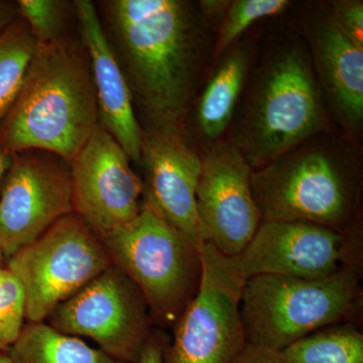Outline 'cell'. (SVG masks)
Instances as JSON below:
<instances>
[{"label":"cell","instance_id":"obj_1","mask_svg":"<svg viewBox=\"0 0 363 363\" xmlns=\"http://www.w3.org/2000/svg\"><path fill=\"white\" fill-rule=\"evenodd\" d=\"M96 7L145 128L181 130L202 52L201 32L190 2L105 0Z\"/></svg>","mask_w":363,"mask_h":363},{"label":"cell","instance_id":"obj_2","mask_svg":"<svg viewBox=\"0 0 363 363\" xmlns=\"http://www.w3.org/2000/svg\"><path fill=\"white\" fill-rule=\"evenodd\" d=\"M98 123L89 55L81 35L37 43L20 94L0 123V147L54 152L70 162Z\"/></svg>","mask_w":363,"mask_h":363},{"label":"cell","instance_id":"obj_3","mask_svg":"<svg viewBox=\"0 0 363 363\" xmlns=\"http://www.w3.org/2000/svg\"><path fill=\"white\" fill-rule=\"evenodd\" d=\"M362 266H346L321 279L257 276L247 279L240 311L247 343L279 353L331 325H358Z\"/></svg>","mask_w":363,"mask_h":363},{"label":"cell","instance_id":"obj_4","mask_svg":"<svg viewBox=\"0 0 363 363\" xmlns=\"http://www.w3.org/2000/svg\"><path fill=\"white\" fill-rule=\"evenodd\" d=\"M101 240L112 264L140 289L152 319L174 326L199 288V245L143 204L133 221Z\"/></svg>","mask_w":363,"mask_h":363},{"label":"cell","instance_id":"obj_5","mask_svg":"<svg viewBox=\"0 0 363 363\" xmlns=\"http://www.w3.org/2000/svg\"><path fill=\"white\" fill-rule=\"evenodd\" d=\"M325 123L310 64L295 48L285 50L262 74L235 147L250 168L259 169L319 133Z\"/></svg>","mask_w":363,"mask_h":363},{"label":"cell","instance_id":"obj_6","mask_svg":"<svg viewBox=\"0 0 363 363\" xmlns=\"http://www.w3.org/2000/svg\"><path fill=\"white\" fill-rule=\"evenodd\" d=\"M250 186L262 220L308 222L354 233L357 184L327 152H286L252 172Z\"/></svg>","mask_w":363,"mask_h":363},{"label":"cell","instance_id":"obj_7","mask_svg":"<svg viewBox=\"0 0 363 363\" xmlns=\"http://www.w3.org/2000/svg\"><path fill=\"white\" fill-rule=\"evenodd\" d=\"M111 264L104 241L71 213L14 253L6 269L23 286L28 323H40Z\"/></svg>","mask_w":363,"mask_h":363},{"label":"cell","instance_id":"obj_8","mask_svg":"<svg viewBox=\"0 0 363 363\" xmlns=\"http://www.w3.org/2000/svg\"><path fill=\"white\" fill-rule=\"evenodd\" d=\"M201 279L174 325L164 363H231L247 346L240 303L245 279L233 257L201 241Z\"/></svg>","mask_w":363,"mask_h":363},{"label":"cell","instance_id":"obj_9","mask_svg":"<svg viewBox=\"0 0 363 363\" xmlns=\"http://www.w3.org/2000/svg\"><path fill=\"white\" fill-rule=\"evenodd\" d=\"M52 328L89 338L116 359L135 363L150 338L152 316L140 289L112 264L48 317Z\"/></svg>","mask_w":363,"mask_h":363},{"label":"cell","instance_id":"obj_10","mask_svg":"<svg viewBox=\"0 0 363 363\" xmlns=\"http://www.w3.org/2000/svg\"><path fill=\"white\" fill-rule=\"evenodd\" d=\"M73 213L70 162L51 152L13 155L0 184V245L6 260Z\"/></svg>","mask_w":363,"mask_h":363},{"label":"cell","instance_id":"obj_11","mask_svg":"<svg viewBox=\"0 0 363 363\" xmlns=\"http://www.w3.org/2000/svg\"><path fill=\"white\" fill-rule=\"evenodd\" d=\"M243 279L281 276L321 279L346 266H362L359 233L301 221L262 220L247 247L233 257Z\"/></svg>","mask_w":363,"mask_h":363},{"label":"cell","instance_id":"obj_12","mask_svg":"<svg viewBox=\"0 0 363 363\" xmlns=\"http://www.w3.org/2000/svg\"><path fill=\"white\" fill-rule=\"evenodd\" d=\"M130 162L99 123L70 161L73 213L100 240L130 223L142 209L143 180Z\"/></svg>","mask_w":363,"mask_h":363},{"label":"cell","instance_id":"obj_13","mask_svg":"<svg viewBox=\"0 0 363 363\" xmlns=\"http://www.w3.org/2000/svg\"><path fill=\"white\" fill-rule=\"evenodd\" d=\"M252 172L240 150L228 143L202 160L196 191L200 240L227 257L240 255L262 222L250 186Z\"/></svg>","mask_w":363,"mask_h":363},{"label":"cell","instance_id":"obj_14","mask_svg":"<svg viewBox=\"0 0 363 363\" xmlns=\"http://www.w3.org/2000/svg\"><path fill=\"white\" fill-rule=\"evenodd\" d=\"M140 164L145 176L143 204L199 245L196 191L202 159L181 130L145 128Z\"/></svg>","mask_w":363,"mask_h":363},{"label":"cell","instance_id":"obj_15","mask_svg":"<svg viewBox=\"0 0 363 363\" xmlns=\"http://www.w3.org/2000/svg\"><path fill=\"white\" fill-rule=\"evenodd\" d=\"M79 33L89 55L98 123L113 136L130 161L140 164L143 130L123 72L105 35L96 4L75 0Z\"/></svg>","mask_w":363,"mask_h":363},{"label":"cell","instance_id":"obj_16","mask_svg":"<svg viewBox=\"0 0 363 363\" xmlns=\"http://www.w3.org/2000/svg\"><path fill=\"white\" fill-rule=\"evenodd\" d=\"M318 55L334 104L350 125H362L363 48L348 39L330 21L318 35Z\"/></svg>","mask_w":363,"mask_h":363},{"label":"cell","instance_id":"obj_17","mask_svg":"<svg viewBox=\"0 0 363 363\" xmlns=\"http://www.w3.org/2000/svg\"><path fill=\"white\" fill-rule=\"evenodd\" d=\"M6 354L13 363H126L45 322L25 325Z\"/></svg>","mask_w":363,"mask_h":363},{"label":"cell","instance_id":"obj_18","mask_svg":"<svg viewBox=\"0 0 363 363\" xmlns=\"http://www.w3.org/2000/svg\"><path fill=\"white\" fill-rule=\"evenodd\" d=\"M247 67V54L238 50L216 71L198 105V123L207 138H217L233 118Z\"/></svg>","mask_w":363,"mask_h":363},{"label":"cell","instance_id":"obj_19","mask_svg":"<svg viewBox=\"0 0 363 363\" xmlns=\"http://www.w3.org/2000/svg\"><path fill=\"white\" fill-rule=\"evenodd\" d=\"M277 354L286 363H363V333L357 324L331 325Z\"/></svg>","mask_w":363,"mask_h":363},{"label":"cell","instance_id":"obj_20","mask_svg":"<svg viewBox=\"0 0 363 363\" xmlns=\"http://www.w3.org/2000/svg\"><path fill=\"white\" fill-rule=\"evenodd\" d=\"M35 49L37 40L21 18L0 35V123L20 94Z\"/></svg>","mask_w":363,"mask_h":363},{"label":"cell","instance_id":"obj_21","mask_svg":"<svg viewBox=\"0 0 363 363\" xmlns=\"http://www.w3.org/2000/svg\"><path fill=\"white\" fill-rule=\"evenodd\" d=\"M21 20L25 21L37 43L57 42L71 35L76 14L75 1L18 0Z\"/></svg>","mask_w":363,"mask_h":363},{"label":"cell","instance_id":"obj_22","mask_svg":"<svg viewBox=\"0 0 363 363\" xmlns=\"http://www.w3.org/2000/svg\"><path fill=\"white\" fill-rule=\"evenodd\" d=\"M286 0H238L229 6L215 48L216 58L255 21L285 11Z\"/></svg>","mask_w":363,"mask_h":363},{"label":"cell","instance_id":"obj_23","mask_svg":"<svg viewBox=\"0 0 363 363\" xmlns=\"http://www.w3.org/2000/svg\"><path fill=\"white\" fill-rule=\"evenodd\" d=\"M26 317V296L23 286L6 267L0 271V353L20 337Z\"/></svg>","mask_w":363,"mask_h":363},{"label":"cell","instance_id":"obj_24","mask_svg":"<svg viewBox=\"0 0 363 363\" xmlns=\"http://www.w3.org/2000/svg\"><path fill=\"white\" fill-rule=\"evenodd\" d=\"M331 21L348 39L363 48L362 1L335 2Z\"/></svg>","mask_w":363,"mask_h":363},{"label":"cell","instance_id":"obj_25","mask_svg":"<svg viewBox=\"0 0 363 363\" xmlns=\"http://www.w3.org/2000/svg\"><path fill=\"white\" fill-rule=\"evenodd\" d=\"M168 344V340L161 333L152 332L135 363H164Z\"/></svg>","mask_w":363,"mask_h":363},{"label":"cell","instance_id":"obj_26","mask_svg":"<svg viewBox=\"0 0 363 363\" xmlns=\"http://www.w3.org/2000/svg\"><path fill=\"white\" fill-rule=\"evenodd\" d=\"M231 363H286L277 353L247 344Z\"/></svg>","mask_w":363,"mask_h":363},{"label":"cell","instance_id":"obj_27","mask_svg":"<svg viewBox=\"0 0 363 363\" xmlns=\"http://www.w3.org/2000/svg\"><path fill=\"white\" fill-rule=\"evenodd\" d=\"M20 18L16 1L0 0V35Z\"/></svg>","mask_w":363,"mask_h":363},{"label":"cell","instance_id":"obj_28","mask_svg":"<svg viewBox=\"0 0 363 363\" xmlns=\"http://www.w3.org/2000/svg\"><path fill=\"white\" fill-rule=\"evenodd\" d=\"M13 159V155L9 154L0 147V184L4 180L6 172L11 168Z\"/></svg>","mask_w":363,"mask_h":363},{"label":"cell","instance_id":"obj_29","mask_svg":"<svg viewBox=\"0 0 363 363\" xmlns=\"http://www.w3.org/2000/svg\"><path fill=\"white\" fill-rule=\"evenodd\" d=\"M0 363H13L6 353H0Z\"/></svg>","mask_w":363,"mask_h":363},{"label":"cell","instance_id":"obj_30","mask_svg":"<svg viewBox=\"0 0 363 363\" xmlns=\"http://www.w3.org/2000/svg\"><path fill=\"white\" fill-rule=\"evenodd\" d=\"M4 252H2L1 250V245H0V271H1L2 269H4Z\"/></svg>","mask_w":363,"mask_h":363}]
</instances>
